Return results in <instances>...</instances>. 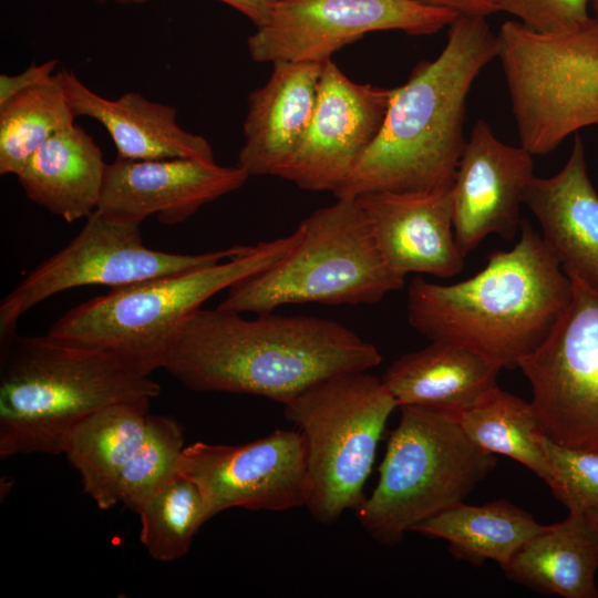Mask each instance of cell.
<instances>
[{
    "instance_id": "4",
    "label": "cell",
    "mask_w": 598,
    "mask_h": 598,
    "mask_svg": "<svg viewBox=\"0 0 598 598\" xmlns=\"http://www.w3.org/2000/svg\"><path fill=\"white\" fill-rule=\"evenodd\" d=\"M159 392L109 352L16 333L0 346V458L64 454L95 411Z\"/></svg>"
},
{
    "instance_id": "14",
    "label": "cell",
    "mask_w": 598,
    "mask_h": 598,
    "mask_svg": "<svg viewBox=\"0 0 598 598\" xmlns=\"http://www.w3.org/2000/svg\"><path fill=\"white\" fill-rule=\"evenodd\" d=\"M393 89L360 84L323 62L308 130L281 178L334 194L378 137Z\"/></svg>"
},
{
    "instance_id": "13",
    "label": "cell",
    "mask_w": 598,
    "mask_h": 598,
    "mask_svg": "<svg viewBox=\"0 0 598 598\" xmlns=\"http://www.w3.org/2000/svg\"><path fill=\"white\" fill-rule=\"evenodd\" d=\"M176 471L200 488L209 518L230 508L283 512L306 506L310 495L299 431L279 429L240 445L195 442Z\"/></svg>"
},
{
    "instance_id": "9",
    "label": "cell",
    "mask_w": 598,
    "mask_h": 598,
    "mask_svg": "<svg viewBox=\"0 0 598 598\" xmlns=\"http://www.w3.org/2000/svg\"><path fill=\"white\" fill-rule=\"evenodd\" d=\"M497 58L520 146L545 155L579 128L598 124V21L550 32L504 22Z\"/></svg>"
},
{
    "instance_id": "11",
    "label": "cell",
    "mask_w": 598,
    "mask_h": 598,
    "mask_svg": "<svg viewBox=\"0 0 598 598\" xmlns=\"http://www.w3.org/2000/svg\"><path fill=\"white\" fill-rule=\"evenodd\" d=\"M571 298L543 341L520 360L544 434L578 450L598 448V285L574 275Z\"/></svg>"
},
{
    "instance_id": "36",
    "label": "cell",
    "mask_w": 598,
    "mask_h": 598,
    "mask_svg": "<svg viewBox=\"0 0 598 598\" xmlns=\"http://www.w3.org/2000/svg\"><path fill=\"white\" fill-rule=\"evenodd\" d=\"M588 515L589 520L591 522L592 526L598 533V511H589L586 512Z\"/></svg>"
},
{
    "instance_id": "24",
    "label": "cell",
    "mask_w": 598,
    "mask_h": 598,
    "mask_svg": "<svg viewBox=\"0 0 598 598\" xmlns=\"http://www.w3.org/2000/svg\"><path fill=\"white\" fill-rule=\"evenodd\" d=\"M150 398L104 406L74 430L65 455L78 471L83 492L101 511L118 504L122 471L144 436Z\"/></svg>"
},
{
    "instance_id": "37",
    "label": "cell",
    "mask_w": 598,
    "mask_h": 598,
    "mask_svg": "<svg viewBox=\"0 0 598 598\" xmlns=\"http://www.w3.org/2000/svg\"><path fill=\"white\" fill-rule=\"evenodd\" d=\"M592 10L595 12V19L598 21V0H591L590 2Z\"/></svg>"
},
{
    "instance_id": "6",
    "label": "cell",
    "mask_w": 598,
    "mask_h": 598,
    "mask_svg": "<svg viewBox=\"0 0 598 598\" xmlns=\"http://www.w3.org/2000/svg\"><path fill=\"white\" fill-rule=\"evenodd\" d=\"M297 229L285 257L230 286L217 308L262 315L291 303H375L403 288L405 278L385 264L355 198H337Z\"/></svg>"
},
{
    "instance_id": "15",
    "label": "cell",
    "mask_w": 598,
    "mask_h": 598,
    "mask_svg": "<svg viewBox=\"0 0 598 598\" xmlns=\"http://www.w3.org/2000/svg\"><path fill=\"white\" fill-rule=\"evenodd\" d=\"M533 171L526 148L499 141L484 120L474 124L452 185L455 241L464 257L488 235L514 239Z\"/></svg>"
},
{
    "instance_id": "35",
    "label": "cell",
    "mask_w": 598,
    "mask_h": 598,
    "mask_svg": "<svg viewBox=\"0 0 598 598\" xmlns=\"http://www.w3.org/2000/svg\"><path fill=\"white\" fill-rule=\"evenodd\" d=\"M97 3H115L121 6H138L147 2L148 0H94Z\"/></svg>"
},
{
    "instance_id": "22",
    "label": "cell",
    "mask_w": 598,
    "mask_h": 598,
    "mask_svg": "<svg viewBox=\"0 0 598 598\" xmlns=\"http://www.w3.org/2000/svg\"><path fill=\"white\" fill-rule=\"evenodd\" d=\"M106 165L93 137L74 123L41 145L17 178L30 200L72 223L96 210Z\"/></svg>"
},
{
    "instance_id": "2",
    "label": "cell",
    "mask_w": 598,
    "mask_h": 598,
    "mask_svg": "<svg viewBox=\"0 0 598 598\" xmlns=\"http://www.w3.org/2000/svg\"><path fill=\"white\" fill-rule=\"evenodd\" d=\"M495 58L497 37L486 18L458 14L437 58L420 62L403 85L393 87L378 137L336 198L451 187L466 145V99Z\"/></svg>"
},
{
    "instance_id": "26",
    "label": "cell",
    "mask_w": 598,
    "mask_h": 598,
    "mask_svg": "<svg viewBox=\"0 0 598 598\" xmlns=\"http://www.w3.org/2000/svg\"><path fill=\"white\" fill-rule=\"evenodd\" d=\"M454 416L478 447L517 461L549 484L551 472L546 452L547 436L532 402L497 385Z\"/></svg>"
},
{
    "instance_id": "18",
    "label": "cell",
    "mask_w": 598,
    "mask_h": 598,
    "mask_svg": "<svg viewBox=\"0 0 598 598\" xmlns=\"http://www.w3.org/2000/svg\"><path fill=\"white\" fill-rule=\"evenodd\" d=\"M323 62L277 61L252 91L243 125L237 166L249 176L280 177L312 118Z\"/></svg>"
},
{
    "instance_id": "3",
    "label": "cell",
    "mask_w": 598,
    "mask_h": 598,
    "mask_svg": "<svg viewBox=\"0 0 598 598\" xmlns=\"http://www.w3.org/2000/svg\"><path fill=\"white\" fill-rule=\"evenodd\" d=\"M511 250L492 252L473 277L453 285L416 276L408 320L431 341L466 347L503 369L518 368L547 338L571 298V281L527 221Z\"/></svg>"
},
{
    "instance_id": "12",
    "label": "cell",
    "mask_w": 598,
    "mask_h": 598,
    "mask_svg": "<svg viewBox=\"0 0 598 598\" xmlns=\"http://www.w3.org/2000/svg\"><path fill=\"white\" fill-rule=\"evenodd\" d=\"M457 16L412 0H276L247 48L256 62H324L367 33L429 35Z\"/></svg>"
},
{
    "instance_id": "10",
    "label": "cell",
    "mask_w": 598,
    "mask_h": 598,
    "mask_svg": "<svg viewBox=\"0 0 598 598\" xmlns=\"http://www.w3.org/2000/svg\"><path fill=\"white\" fill-rule=\"evenodd\" d=\"M140 225L93 212L75 237L30 270L1 300L0 346L17 333L23 313L55 293L82 286H131L217 264L252 246L235 245L203 254L166 252L144 245Z\"/></svg>"
},
{
    "instance_id": "25",
    "label": "cell",
    "mask_w": 598,
    "mask_h": 598,
    "mask_svg": "<svg viewBox=\"0 0 598 598\" xmlns=\"http://www.w3.org/2000/svg\"><path fill=\"white\" fill-rule=\"evenodd\" d=\"M545 525L505 499L456 504L419 523L411 532L447 542L450 553L475 567L495 561L503 570Z\"/></svg>"
},
{
    "instance_id": "7",
    "label": "cell",
    "mask_w": 598,
    "mask_h": 598,
    "mask_svg": "<svg viewBox=\"0 0 598 598\" xmlns=\"http://www.w3.org/2000/svg\"><path fill=\"white\" fill-rule=\"evenodd\" d=\"M399 409L379 481L355 509L367 534L391 547L419 523L463 503L497 463L466 436L453 414L422 405Z\"/></svg>"
},
{
    "instance_id": "1",
    "label": "cell",
    "mask_w": 598,
    "mask_h": 598,
    "mask_svg": "<svg viewBox=\"0 0 598 598\" xmlns=\"http://www.w3.org/2000/svg\"><path fill=\"white\" fill-rule=\"evenodd\" d=\"M382 355L344 324L305 315L195 311L164 365L197 392L264 396L285 404L326 378L369 371Z\"/></svg>"
},
{
    "instance_id": "31",
    "label": "cell",
    "mask_w": 598,
    "mask_h": 598,
    "mask_svg": "<svg viewBox=\"0 0 598 598\" xmlns=\"http://www.w3.org/2000/svg\"><path fill=\"white\" fill-rule=\"evenodd\" d=\"M498 11L516 17L537 32H550L580 23L588 18L591 0H494Z\"/></svg>"
},
{
    "instance_id": "27",
    "label": "cell",
    "mask_w": 598,
    "mask_h": 598,
    "mask_svg": "<svg viewBox=\"0 0 598 598\" xmlns=\"http://www.w3.org/2000/svg\"><path fill=\"white\" fill-rule=\"evenodd\" d=\"M75 117L59 72L0 106V174L17 176L28 158Z\"/></svg>"
},
{
    "instance_id": "30",
    "label": "cell",
    "mask_w": 598,
    "mask_h": 598,
    "mask_svg": "<svg viewBox=\"0 0 598 598\" xmlns=\"http://www.w3.org/2000/svg\"><path fill=\"white\" fill-rule=\"evenodd\" d=\"M553 495L568 512L598 511V448L578 450L546 440Z\"/></svg>"
},
{
    "instance_id": "20",
    "label": "cell",
    "mask_w": 598,
    "mask_h": 598,
    "mask_svg": "<svg viewBox=\"0 0 598 598\" xmlns=\"http://www.w3.org/2000/svg\"><path fill=\"white\" fill-rule=\"evenodd\" d=\"M59 74L75 116L99 122L109 133L117 158L215 162L208 141L178 125L174 106L151 101L137 92L110 100L89 89L73 72L62 69Z\"/></svg>"
},
{
    "instance_id": "28",
    "label": "cell",
    "mask_w": 598,
    "mask_h": 598,
    "mask_svg": "<svg viewBox=\"0 0 598 598\" xmlns=\"http://www.w3.org/2000/svg\"><path fill=\"white\" fill-rule=\"evenodd\" d=\"M136 514L141 544L153 559L163 563L183 558L194 536L210 519L200 488L178 472Z\"/></svg>"
},
{
    "instance_id": "19",
    "label": "cell",
    "mask_w": 598,
    "mask_h": 598,
    "mask_svg": "<svg viewBox=\"0 0 598 598\" xmlns=\"http://www.w3.org/2000/svg\"><path fill=\"white\" fill-rule=\"evenodd\" d=\"M523 203L537 218L545 246L566 275L598 285V194L578 134L561 171L548 178L534 176Z\"/></svg>"
},
{
    "instance_id": "21",
    "label": "cell",
    "mask_w": 598,
    "mask_h": 598,
    "mask_svg": "<svg viewBox=\"0 0 598 598\" xmlns=\"http://www.w3.org/2000/svg\"><path fill=\"white\" fill-rule=\"evenodd\" d=\"M501 370L466 347L431 341L394 361L381 379L398 408L422 405L456 415L497 386Z\"/></svg>"
},
{
    "instance_id": "29",
    "label": "cell",
    "mask_w": 598,
    "mask_h": 598,
    "mask_svg": "<svg viewBox=\"0 0 598 598\" xmlns=\"http://www.w3.org/2000/svg\"><path fill=\"white\" fill-rule=\"evenodd\" d=\"M184 447L183 426L172 416L150 413L142 442L120 476L118 503L137 513L177 472Z\"/></svg>"
},
{
    "instance_id": "5",
    "label": "cell",
    "mask_w": 598,
    "mask_h": 598,
    "mask_svg": "<svg viewBox=\"0 0 598 598\" xmlns=\"http://www.w3.org/2000/svg\"><path fill=\"white\" fill-rule=\"evenodd\" d=\"M298 239L296 228L217 264L113 288L68 310L48 334L109 352L133 372L150 377L164 368L185 323L206 300L271 267Z\"/></svg>"
},
{
    "instance_id": "32",
    "label": "cell",
    "mask_w": 598,
    "mask_h": 598,
    "mask_svg": "<svg viewBox=\"0 0 598 598\" xmlns=\"http://www.w3.org/2000/svg\"><path fill=\"white\" fill-rule=\"evenodd\" d=\"M56 64L58 60L52 59L41 64L32 63L19 74H0V106L16 95L49 81Z\"/></svg>"
},
{
    "instance_id": "17",
    "label": "cell",
    "mask_w": 598,
    "mask_h": 598,
    "mask_svg": "<svg viewBox=\"0 0 598 598\" xmlns=\"http://www.w3.org/2000/svg\"><path fill=\"white\" fill-rule=\"evenodd\" d=\"M355 200L378 249L398 275L450 278L464 266L454 235L452 186L427 192H374Z\"/></svg>"
},
{
    "instance_id": "33",
    "label": "cell",
    "mask_w": 598,
    "mask_h": 598,
    "mask_svg": "<svg viewBox=\"0 0 598 598\" xmlns=\"http://www.w3.org/2000/svg\"><path fill=\"white\" fill-rule=\"evenodd\" d=\"M417 3L447 9L457 14L488 17L498 12L494 0H412Z\"/></svg>"
},
{
    "instance_id": "8",
    "label": "cell",
    "mask_w": 598,
    "mask_h": 598,
    "mask_svg": "<svg viewBox=\"0 0 598 598\" xmlns=\"http://www.w3.org/2000/svg\"><path fill=\"white\" fill-rule=\"evenodd\" d=\"M346 372L308 386L283 404L302 434L310 481L306 507L321 524L336 523L365 498L378 444L398 403L382 379Z\"/></svg>"
},
{
    "instance_id": "23",
    "label": "cell",
    "mask_w": 598,
    "mask_h": 598,
    "mask_svg": "<svg viewBox=\"0 0 598 598\" xmlns=\"http://www.w3.org/2000/svg\"><path fill=\"white\" fill-rule=\"evenodd\" d=\"M598 533L587 513L570 512L563 522L533 536L504 569L515 582L547 595L597 598Z\"/></svg>"
},
{
    "instance_id": "16",
    "label": "cell",
    "mask_w": 598,
    "mask_h": 598,
    "mask_svg": "<svg viewBox=\"0 0 598 598\" xmlns=\"http://www.w3.org/2000/svg\"><path fill=\"white\" fill-rule=\"evenodd\" d=\"M249 175L239 166L194 158L127 161L106 165L96 210L141 224L156 214L165 225L179 224L202 206L240 188Z\"/></svg>"
},
{
    "instance_id": "34",
    "label": "cell",
    "mask_w": 598,
    "mask_h": 598,
    "mask_svg": "<svg viewBox=\"0 0 598 598\" xmlns=\"http://www.w3.org/2000/svg\"><path fill=\"white\" fill-rule=\"evenodd\" d=\"M246 16L256 28L269 18L276 0H218Z\"/></svg>"
}]
</instances>
